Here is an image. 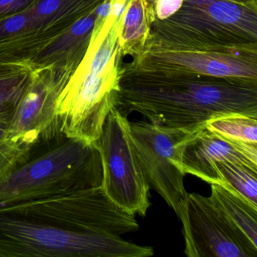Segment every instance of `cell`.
<instances>
[{
    "instance_id": "23",
    "label": "cell",
    "mask_w": 257,
    "mask_h": 257,
    "mask_svg": "<svg viewBox=\"0 0 257 257\" xmlns=\"http://www.w3.org/2000/svg\"><path fill=\"white\" fill-rule=\"evenodd\" d=\"M236 4H242V5L247 6V7L257 8V0H228Z\"/></svg>"
},
{
    "instance_id": "18",
    "label": "cell",
    "mask_w": 257,
    "mask_h": 257,
    "mask_svg": "<svg viewBox=\"0 0 257 257\" xmlns=\"http://www.w3.org/2000/svg\"><path fill=\"white\" fill-rule=\"evenodd\" d=\"M204 127L224 141L257 149V117L231 114L212 118Z\"/></svg>"
},
{
    "instance_id": "22",
    "label": "cell",
    "mask_w": 257,
    "mask_h": 257,
    "mask_svg": "<svg viewBox=\"0 0 257 257\" xmlns=\"http://www.w3.org/2000/svg\"><path fill=\"white\" fill-rule=\"evenodd\" d=\"M36 0H0V19L26 11Z\"/></svg>"
},
{
    "instance_id": "7",
    "label": "cell",
    "mask_w": 257,
    "mask_h": 257,
    "mask_svg": "<svg viewBox=\"0 0 257 257\" xmlns=\"http://www.w3.org/2000/svg\"><path fill=\"white\" fill-rule=\"evenodd\" d=\"M189 257H256L257 246L210 199L186 193L177 206Z\"/></svg>"
},
{
    "instance_id": "3",
    "label": "cell",
    "mask_w": 257,
    "mask_h": 257,
    "mask_svg": "<svg viewBox=\"0 0 257 257\" xmlns=\"http://www.w3.org/2000/svg\"><path fill=\"white\" fill-rule=\"evenodd\" d=\"M128 0H112V10L93 29L88 50L57 101L60 129L67 138L94 144L116 106L121 55L120 30Z\"/></svg>"
},
{
    "instance_id": "19",
    "label": "cell",
    "mask_w": 257,
    "mask_h": 257,
    "mask_svg": "<svg viewBox=\"0 0 257 257\" xmlns=\"http://www.w3.org/2000/svg\"><path fill=\"white\" fill-rule=\"evenodd\" d=\"M32 72L29 61L0 64V113L13 112Z\"/></svg>"
},
{
    "instance_id": "1",
    "label": "cell",
    "mask_w": 257,
    "mask_h": 257,
    "mask_svg": "<svg viewBox=\"0 0 257 257\" xmlns=\"http://www.w3.org/2000/svg\"><path fill=\"white\" fill-rule=\"evenodd\" d=\"M140 225L101 186L0 207V257H148L123 234Z\"/></svg>"
},
{
    "instance_id": "8",
    "label": "cell",
    "mask_w": 257,
    "mask_h": 257,
    "mask_svg": "<svg viewBox=\"0 0 257 257\" xmlns=\"http://www.w3.org/2000/svg\"><path fill=\"white\" fill-rule=\"evenodd\" d=\"M134 147L150 188L177 213L185 198V174L178 167L180 145L188 132L144 121H130Z\"/></svg>"
},
{
    "instance_id": "13",
    "label": "cell",
    "mask_w": 257,
    "mask_h": 257,
    "mask_svg": "<svg viewBox=\"0 0 257 257\" xmlns=\"http://www.w3.org/2000/svg\"><path fill=\"white\" fill-rule=\"evenodd\" d=\"M49 43L37 31L29 9L0 19V64L30 61Z\"/></svg>"
},
{
    "instance_id": "24",
    "label": "cell",
    "mask_w": 257,
    "mask_h": 257,
    "mask_svg": "<svg viewBox=\"0 0 257 257\" xmlns=\"http://www.w3.org/2000/svg\"><path fill=\"white\" fill-rule=\"evenodd\" d=\"M149 3H150V5L152 6V7H153V3H154L155 0H148Z\"/></svg>"
},
{
    "instance_id": "15",
    "label": "cell",
    "mask_w": 257,
    "mask_h": 257,
    "mask_svg": "<svg viewBox=\"0 0 257 257\" xmlns=\"http://www.w3.org/2000/svg\"><path fill=\"white\" fill-rule=\"evenodd\" d=\"M154 21V11L148 0H128L120 30L119 45L123 57L135 58L144 51Z\"/></svg>"
},
{
    "instance_id": "2",
    "label": "cell",
    "mask_w": 257,
    "mask_h": 257,
    "mask_svg": "<svg viewBox=\"0 0 257 257\" xmlns=\"http://www.w3.org/2000/svg\"><path fill=\"white\" fill-rule=\"evenodd\" d=\"M116 109L153 124L192 132L209 120L241 114L257 117V81L212 77L121 65Z\"/></svg>"
},
{
    "instance_id": "12",
    "label": "cell",
    "mask_w": 257,
    "mask_h": 257,
    "mask_svg": "<svg viewBox=\"0 0 257 257\" xmlns=\"http://www.w3.org/2000/svg\"><path fill=\"white\" fill-rule=\"evenodd\" d=\"M96 10L42 49L29 61L33 68L51 67L72 76L88 50L97 16Z\"/></svg>"
},
{
    "instance_id": "16",
    "label": "cell",
    "mask_w": 257,
    "mask_h": 257,
    "mask_svg": "<svg viewBox=\"0 0 257 257\" xmlns=\"http://www.w3.org/2000/svg\"><path fill=\"white\" fill-rule=\"evenodd\" d=\"M210 186V199L257 246V207L220 185Z\"/></svg>"
},
{
    "instance_id": "4",
    "label": "cell",
    "mask_w": 257,
    "mask_h": 257,
    "mask_svg": "<svg viewBox=\"0 0 257 257\" xmlns=\"http://www.w3.org/2000/svg\"><path fill=\"white\" fill-rule=\"evenodd\" d=\"M103 168L94 144L61 135L33 149L0 176V207L101 186Z\"/></svg>"
},
{
    "instance_id": "21",
    "label": "cell",
    "mask_w": 257,
    "mask_h": 257,
    "mask_svg": "<svg viewBox=\"0 0 257 257\" xmlns=\"http://www.w3.org/2000/svg\"><path fill=\"white\" fill-rule=\"evenodd\" d=\"M183 4V0H155L153 9L155 20H165L174 15Z\"/></svg>"
},
{
    "instance_id": "17",
    "label": "cell",
    "mask_w": 257,
    "mask_h": 257,
    "mask_svg": "<svg viewBox=\"0 0 257 257\" xmlns=\"http://www.w3.org/2000/svg\"><path fill=\"white\" fill-rule=\"evenodd\" d=\"M216 184L226 188L257 207V166L243 162L222 161L213 165Z\"/></svg>"
},
{
    "instance_id": "9",
    "label": "cell",
    "mask_w": 257,
    "mask_h": 257,
    "mask_svg": "<svg viewBox=\"0 0 257 257\" xmlns=\"http://www.w3.org/2000/svg\"><path fill=\"white\" fill-rule=\"evenodd\" d=\"M70 76L51 67L33 68L31 81L9 124V132L15 140L34 148L63 135L57 101Z\"/></svg>"
},
{
    "instance_id": "5",
    "label": "cell",
    "mask_w": 257,
    "mask_h": 257,
    "mask_svg": "<svg viewBox=\"0 0 257 257\" xmlns=\"http://www.w3.org/2000/svg\"><path fill=\"white\" fill-rule=\"evenodd\" d=\"M147 44L176 49L257 50V8L228 0H183L155 20Z\"/></svg>"
},
{
    "instance_id": "20",
    "label": "cell",
    "mask_w": 257,
    "mask_h": 257,
    "mask_svg": "<svg viewBox=\"0 0 257 257\" xmlns=\"http://www.w3.org/2000/svg\"><path fill=\"white\" fill-rule=\"evenodd\" d=\"M13 112L0 113V176L25 162L34 149L10 135L9 124Z\"/></svg>"
},
{
    "instance_id": "14",
    "label": "cell",
    "mask_w": 257,
    "mask_h": 257,
    "mask_svg": "<svg viewBox=\"0 0 257 257\" xmlns=\"http://www.w3.org/2000/svg\"><path fill=\"white\" fill-rule=\"evenodd\" d=\"M104 1L36 0L29 11L40 35L51 42Z\"/></svg>"
},
{
    "instance_id": "10",
    "label": "cell",
    "mask_w": 257,
    "mask_h": 257,
    "mask_svg": "<svg viewBox=\"0 0 257 257\" xmlns=\"http://www.w3.org/2000/svg\"><path fill=\"white\" fill-rule=\"evenodd\" d=\"M129 64L147 70L257 81V50L176 49L147 44Z\"/></svg>"
},
{
    "instance_id": "11",
    "label": "cell",
    "mask_w": 257,
    "mask_h": 257,
    "mask_svg": "<svg viewBox=\"0 0 257 257\" xmlns=\"http://www.w3.org/2000/svg\"><path fill=\"white\" fill-rule=\"evenodd\" d=\"M222 161L243 162L257 166V149L246 148L221 139L204 126L186 134L180 145L177 167L210 184H216L213 165Z\"/></svg>"
},
{
    "instance_id": "6",
    "label": "cell",
    "mask_w": 257,
    "mask_h": 257,
    "mask_svg": "<svg viewBox=\"0 0 257 257\" xmlns=\"http://www.w3.org/2000/svg\"><path fill=\"white\" fill-rule=\"evenodd\" d=\"M129 122L114 107L94 144L101 159V188L106 196L127 213L144 216L151 206V188L134 147Z\"/></svg>"
}]
</instances>
